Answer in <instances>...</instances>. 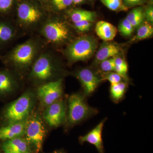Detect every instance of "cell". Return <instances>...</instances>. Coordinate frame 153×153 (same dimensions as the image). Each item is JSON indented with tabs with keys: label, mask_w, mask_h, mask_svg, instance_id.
<instances>
[{
	"label": "cell",
	"mask_w": 153,
	"mask_h": 153,
	"mask_svg": "<svg viewBox=\"0 0 153 153\" xmlns=\"http://www.w3.org/2000/svg\"><path fill=\"white\" fill-rule=\"evenodd\" d=\"M46 134L42 118L37 113H32L27 120L24 136L30 146L32 145L37 153L42 149Z\"/></svg>",
	"instance_id": "ba28073f"
},
{
	"label": "cell",
	"mask_w": 153,
	"mask_h": 153,
	"mask_svg": "<svg viewBox=\"0 0 153 153\" xmlns=\"http://www.w3.org/2000/svg\"><path fill=\"white\" fill-rule=\"evenodd\" d=\"M17 0H0V16L10 18L15 15Z\"/></svg>",
	"instance_id": "7402d4cb"
},
{
	"label": "cell",
	"mask_w": 153,
	"mask_h": 153,
	"mask_svg": "<svg viewBox=\"0 0 153 153\" xmlns=\"http://www.w3.org/2000/svg\"><path fill=\"white\" fill-rule=\"evenodd\" d=\"M125 5L128 8L140 5L143 4L146 1V0H123Z\"/></svg>",
	"instance_id": "4dcf8cb0"
},
{
	"label": "cell",
	"mask_w": 153,
	"mask_h": 153,
	"mask_svg": "<svg viewBox=\"0 0 153 153\" xmlns=\"http://www.w3.org/2000/svg\"><path fill=\"white\" fill-rule=\"evenodd\" d=\"M35 101V94L31 91L28 90L10 103L3 112L5 124L27 120L33 112Z\"/></svg>",
	"instance_id": "5b68a950"
},
{
	"label": "cell",
	"mask_w": 153,
	"mask_h": 153,
	"mask_svg": "<svg viewBox=\"0 0 153 153\" xmlns=\"http://www.w3.org/2000/svg\"><path fill=\"white\" fill-rule=\"evenodd\" d=\"M127 84L125 82H121L111 85L110 95L114 101H119L123 98L125 93Z\"/></svg>",
	"instance_id": "603a6c76"
},
{
	"label": "cell",
	"mask_w": 153,
	"mask_h": 153,
	"mask_svg": "<svg viewBox=\"0 0 153 153\" xmlns=\"http://www.w3.org/2000/svg\"><path fill=\"white\" fill-rule=\"evenodd\" d=\"M153 34L152 26L147 22H143L140 26L137 32L135 39L142 40L150 38Z\"/></svg>",
	"instance_id": "cb8c5ba5"
},
{
	"label": "cell",
	"mask_w": 153,
	"mask_h": 153,
	"mask_svg": "<svg viewBox=\"0 0 153 153\" xmlns=\"http://www.w3.org/2000/svg\"><path fill=\"white\" fill-rule=\"evenodd\" d=\"M76 75L82 84L86 96L92 94L102 80V79L88 68L80 69L76 72Z\"/></svg>",
	"instance_id": "7c38bea8"
},
{
	"label": "cell",
	"mask_w": 153,
	"mask_h": 153,
	"mask_svg": "<svg viewBox=\"0 0 153 153\" xmlns=\"http://www.w3.org/2000/svg\"><path fill=\"white\" fill-rule=\"evenodd\" d=\"M97 36L104 41H112L117 34V28L112 24L105 21H100L95 26Z\"/></svg>",
	"instance_id": "e0dca14e"
},
{
	"label": "cell",
	"mask_w": 153,
	"mask_h": 153,
	"mask_svg": "<svg viewBox=\"0 0 153 153\" xmlns=\"http://www.w3.org/2000/svg\"><path fill=\"white\" fill-rule=\"evenodd\" d=\"M145 16L149 23L152 24L153 22V8L152 6H150L147 9L145 13Z\"/></svg>",
	"instance_id": "1f68e13d"
},
{
	"label": "cell",
	"mask_w": 153,
	"mask_h": 153,
	"mask_svg": "<svg viewBox=\"0 0 153 153\" xmlns=\"http://www.w3.org/2000/svg\"><path fill=\"white\" fill-rule=\"evenodd\" d=\"M66 102L60 99L46 108L43 112V119L51 127H57L66 122Z\"/></svg>",
	"instance_id": "30bf717a"
},
{
	"label": "cell",
	"mask_w": 153,
	"mask_h": 153,
	"mask_svg": "<svg viewBox=\"0 0 153 153\" xmlns=\"http://www.w3.org/2000/svg\"><path fill=\"white\" fill-rule=\"evenodd\" d=\"M72 5V0H49L45 7L49 13H57L61 11H67Z\"/></svg>",
	"instance_id": "ffe728a7"
},
{
	"label": "cell",
	"mask_w": 153,
	"mask_h": 153,
	"mask_svg": "<svg viewBox=\"0 0 153 153\" xmlns=\"http://www.w3.org/2000/svg\"><path fill=\"white\" fill-rule=\"evenodd\" d=\"M150 1L151 2H152V3L153 2V0H150Z\"/></svg>",
	"instance_id": "d590c367"
},
{
	"label": "cell",
	"mask_w": 153,
	"mask_h": 153,
	"mask_svg": "<svg viewBox=\"0 0 153 153\" xmlns=\"http://www.w3.org/2000/svg\"><path fill=\"white\" fill-rule=\"evenodd\" d=\"M63 93L62 78L39 85L37 90V96L42 106L45 108L60 99Z\"/></svg>",
	"instance_id": "9c48e42d"
},
{
	"label": "cell",
	"mask_w": 153,
	"mask_h": 153,
	"mask_svg": "<svg viewBox=\"0 0 153 153\" xmlns=\"http://www.w3.org/2000/svg\"><path fill=\"white\" fill-rule=\"evenodd\" d=\"M2 148L4 153H31L30 145L22 137L4 141Z\"/></svg>",
	"instance_id": "2e32d148"
},
{
	"label": "cell",
	"mask_w": 153,
	"mask_h": 153,
	"mask_svg": "<svg viewBox=\"0 0 153 153\" xmlns=\"http://www.w3.org/2000/svg\"><path fill=\"white\" fill-rule=\"evenodd\" d=\"M38 33L46 45L57 47L68 44L72 41V33L70 25L54 13H49Z\"/></svg>",
	"instance_id": "3957f363"
},
{
	"label": "cell",
	"mask_w": 153,
	"mask_h": 153,
	"mask_svg": "<svg viewBox=\"0 0 153 153\" xmlns=\"http://www.w3.org/2000/svg\"><path fill=\"white\" fill-rule=\"evenodd\" d=\"M49 15L39 0H17L15 22L23 33L38 32Z\"/></svg>",
	"instance_id": "7a4b0ae2"
},
{
	"label": "cell",
	"mask_w": 153,
	"mask_h": 153,
	"mask_svg": "<svg viewBox=\"0 0 153 153\" xmlns=\"http://www.w3.org/2000/svg\"><path fill=\"white\" fill-rule=\"evenodd\" d=\"M103 78L108 80L112 85L121 82L123 78L116 72H109L105 73Z\"/></svg>",
	"instance_id": "f1b7e54d"
},
{
	"label": "cell",
	"mask_w": 153,
	"mask_h": 153,
	"mask_svg": "<svg viewBox=\"0 0 153 153\" xmlns=\"http://www.w3.org/2000/svg\"><path fill=\"white\" fill-rule=\"evenodd\" d=\"M101 2L111 10L116 12L126 11L128 8L126 7L123 0H100Z\"/></svg>",
	"instance_id": "d4e9b609"
},
{
	"label": "cell",
	"mask_w": 153,
	"mask_h": 153,
	"mask_svg": "<svg viewBox=\"0 0 153 153\" xmlns=\"http://www.w3.org/2000/svg\"><path fill=\"white\" fill-rule=\"evenodd\" d=\"M128 65L124 59L120 57H115L114 71L123 78L127 77Z\"/></svg>",
	"instance_id": "484cf974"
},
{
	"label": "cell",
	"mask_w": 153,
	"mask_h": 153,
	"mask_svg": "<svg viewBox=\"0 0 153 153\" xmlns=\"http://www.w3.org/2000/svg\"><path fill=\"white\" fill-rule=\"evenodd\" d=\"M60 66L52 51L45 49L31 67L28 78L39 85L58 79Z\"/></svg>",
	"instance_id": "277c9868"
},
{
	"label": "cell",
	"mask_w": 153,
	"mask_h": 153,
	"mask_svg": "<svg viewBox=\"0 0 153 153\" xmlns=\"http://www.w3.org/2000/svg\"><path fill=\"white\" fill-rule=\"evenodd\" d=\"M106 119L100 122L95 128L88 133L79 137V140L81 144L87 142L94 145L99 153H104V146L102 139V131Z\"/></svg>",
	"instance_id": "5bb4252c"
},
{
	"label": "cell",
	"mask_w": 153,
	"mask_h": 153,
	"mask_svg": "<svg viewBox=\"0 0 153 153\" xmlns=\"http://www.w3.org/2000/svg\"><path fill=\"white\" fill-rule=\"evenodd\" d=\"M145 13L142 7H137L133 9L126 18L128 20L134 28L139 27L143 22Z\"/></svg>",
	"instance_id": "44dd1931"
},
{
	"label": "cell",
	"mask_w": 153,
	"mask_h": 153,
	"mask_svg": "<svg viewBox=\"0 0 153 153\" xmlns=\"http://www.w3.org/2000/svg\"><path fill=\"white\" fill-rule=\"evenodd\" d=\"M13 71L9 68L0 70V96L8 95L18 88L19 79Z\"/></svg>",
	"instance_id": "4fadbf2b"
},
{
	"label": "cell",
	"mask_w": 153,
	"mask_h": 153,
	"mask_svg": "<svg viewBox=\"0 0 153 153\" xmlns=\"http://www.w3.org/2000/svg\"><path fill=\"white\" fill-rule=\"evenodd\" d=\"M27 120L7 124L0 127V140L12 139L25 135Z\"/></svg>",
	"instance_id": "9a60e30c"
},
{
	"label": "cell",
	"mask_w": 153,
	"mask_h": 153,
	"mask_svg": "<svg viewBox=\"0 0 153 153\" xmlns=\"http://www.w3.org/2000/svg\"><path fill=\"white\" fill-rule=\"evenodd\" d=\"M46 46L40 36H33L14 47L5 55H0V60L17 73L29 72Z\"/></svg>",
	"instance_id": "6da1fadb"
},
{
	"label": "cell",
	"mask_w": 153,
	"mask_h": 153,
	"mask_svg": "<svg viewBox=\"0 0 153 153\" xmlns=\"http://www.w3.org/2000/svg\"><path fill=\"white\" fill-rule=\"evenodd\" d=\"M121 49L116 44L109 43L100 47L96 55V61L100 63L102 61L115 57L120 52Z\"/></svg>",
	"instance_id": "d6986e66"
},
{
	"label": "cell",
	"mask_w": 153,
	"mask_h": 153,
	"mask_svg": "<svg viewBox=\"0 0 153 153\" xmlns=\"http://www.w3.org/2000/svg\"><path fill=\"white\" fill-rule=\"evenodd\" d=\"M100 63V68L103 72L107 73L114 71L115 57L103 60Z\"/></svg>",
	"instance_id": "83f0119b"
},
{
	"label": "cell",
	"mask_w": 153,
	"mask_h": 153,
	"mask_svg": "<svg viewBox=\"0 0 153 153\" xmlns=\"http://www.w3.org/2000/svg\"><path fill=\"white\" fill-rule=\"evenodd\" d=\"M66 13L73 24L84 21L93 23L97 17L95 12L80 9H68Z\"/></svg>",
	"instance_id": "ac0fdd59"
},
{
	"label": "cell",
	"mask_w": 153,
	"mask_h": 153,
	"mask_svg": "<svg viewBox=\"0 0 153 153\" xmlns=\"http://www.w3.org/2000/svg\"><path fill=\"white\" fill-rule=\"evenodd\" d=\"M54 153H64L61 152H55Z\"/></svg>",
	"instance_id": "e575fe53"
},
{
	"label": "cell",
	"mask_w": 153,
	"mask_h": 153,
	"mask_svg": "<svg viewBox=\"0 0 153 153\" xmlns=\"http://www.w3.org/2000/svg\"><path fill=\"white\" fill-rule=\"evenodd\" d=\"M91 22L84 21L73 24L74 28L80 32H85L88 31L92 25Z\"/></svg>",
	"instance_id": "f546056e"
},
{
	"label": "cell",
	"mask_w": 153,
	"mask_h": 153,
	"mask_svg": "<svg viewBox=\"0 0 153 153\" xmlns=\"http://www.w3.org/2000/svg\"><path fill=\"white\" fill-rule=\"evenodd\" d=\"M40 2L44 6V7H46V5L49 1V0H39Z\"/></svg>",
	"instance_id": "836d02e7"
},
{
	"label": "cell",
	"mask_w": 153,
	"mask_h": 153,
	"mask_svg": "<svg viewBox=\"0 0 153 153\" xmlns=\"http://www.w3.org/2000/svg\"><path fill=\"white\" fill-rule=\"evenodd\" d=\"M72 1H73V4L74 5H77L83 2L84 0H72Z\"/></svg>",
	"instance_id": "d6a6232c"
},
{
	"label": "cell",
	"mask_w": 153,
	"mask_h": 153,
	"mask_svg": "<svg viewBox=\"0 0 153 153\" xmlns=\"http://www.w3.org/2000/svg\"><path fill=\"white\" fill-rule=\"evenodd\" d=\"M97 45L96 41L91 37L83 36L75 38L67 45L65 55L71 63L86 60L94 54Z\"/></svg>",
	"instance_id": "52a82bcc"
},
{
	"label": "cell",
	"mask_w": 153,
	"mask_h": 153,
	"mask_svg": "<svg viewBox=\"0 0 153 153\" xmlns=\"http://www.w3.org/2000/svg\"><path fill=\"white\" fill-rule=\"evenodd\" d=\"M134 29L131 23L126 19L123 20L119 27L120 33L125 36L131 35L133 32Z\"/></svg>",
	"instance_id": "4316f807"
},
{
	"label": "cell",
	"mask_w": 153,
	"mask_h": 153,
	"mask_svg": "<svg viewBox=\"0 0 153 153\" xmlns=\"http://www.w3.org/2000/svg\"><path fill=\"white\" fill-rule=\"evenodd\" d=\"M67 109L66 121L70 126L77 124L97 113V110L87 104L84 96L79 93L69 96Z\"/></svg>",
	"instance_id": "8992f818"
},
{
	"label": "cell",
	"mask_w": 153,
	"mask_h": 153,
	"mask_svg": "<svg viewBox=\"0 0 153 153\" xmlns=\"http://www.w3.org/2000/svg\"><path fill=\"white\" fill-rule=\"evenodd\" d=\"M19 31L15 21L0 16V49L13 42L18 37Z\"/></svg>",
	"instance_id": "8fae6325"
}]
</instances>
